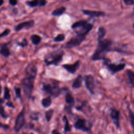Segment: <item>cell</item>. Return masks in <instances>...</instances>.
Segmentation results:
<instances>
[{
    "instance_id": "ba28073f",
    "label": "cell",
    "mask_w": 134,
    "mask_h": 134,
    "mask_svg": "<svg viewBox=\"0 0 134 134\" xmlns=\"http://www.w3.org/2000/svg\"><path fill=\"white\" fill-rule=\"evenodd\" d=\"M84 81L86 89L91 95H94L95 88V82L94 77L91 74L86 75L84 76Z\"/></svg>"
},
{
    "instance_id": "ab89813d",
    "label": "cell",
    "mask_w": 134,
    "mask_h": 134,
    "mask_svg": "<svg viewBox=\"0 0 134 134\" xmlns=\"http://www.w3.org/2000/svg\"><path fill=\"white\" fill-rule=\"evenodd\" d=\"M52 134H61L60 133L58 130H53L52 131Z\"/></svg>"
},
{
    "instance_id": "277c9868",
    "label": "cell",
    "mask_w": 134,
    "mask_h": 134,
    "mask_svg": "<svg viewBox=\"0 0 134 134\" xmlns=\"http://www.w3.org/2000/svg\"><path fill=\"white\" fill-rule=\"evenodd\" d=\"M35 79V77L26 75V76L22 80L23 91L25 95L28 98H29L31 96L34 89Z\"/></svg>"
},
{
    "instance_id": "44dd1931",
    "label": "cell",
    "mask_w": 134,
    "mask_h": 134,
    "mask_svg": "<svg viewBox=\"0 0 134 134\" xmlns=\"http://www.w3.org/2000/svg\"><path fill=\"white\" fill-rule=\"evenodd\" d=\"M106 29L104 27H99L97 31V40L103 39L106 35Z\"/></svg>"
},
{
    "instance_id": "4316f807",
    "label": "cell",
    "mask_w": 134,
    "mask_h": 134,
    "mask_svg": "<svg viewBox=\"0 0 134 134\" xmlns=\"http://www.w3.org/2000/svg\"><path fill=\"white\" fill-rule=\"evenodd\" d=\"M53 112H54V110L52 109H50L46 112L45 117L47 121H49L51 119L52 115L53 114Z\"/></svg>"
},
{
    "instance_id": "8d00e7d4",
    "label": "cell",
    "mask_w": 134,
    "mask_h": 134,
    "mask_svg": "<svg viewBox=\"0 0 134 134\" xmlns=\"http://www.w3.org/2000/svg\"><path fill=\"white\" fill-rule=\"evenodd\" d=\"M0 128H4L5 129H7L9 128V126H8L7 125H5V124H3L0 122Z\"/></svg>"
},
{
    "instance_id": "1f68e13d",
    "label": "cell",
    "mask_w": 134,
    "mask_h": 134,
    "mask_svg": "<svg viewBox=\"0 0 134 134\" xmlns=\"http://www.w3.org/2000/svg\"><path fill=\"white\" fill-rule=\"evenodd\" d=\"M27 44H28V41L26 38H24L21 42L17 43V45H18L19 46H20L21 47H25L27 46Z\"/></svg>"
},
{
    "instance_id": "b9f144b4",
    "label": "cell",
    "mask_w": 134,
    "mask_h": 134,
    "mask_svg": "<svg viewBox=\"0 0 134 134\" xmlns=\"http://www.w3.org/2000/svg\"><path fill=\"white\" fill-rule=\"evenodd\" d=\"M4 3V1L2 0H0V6H2L3 5V4Z\"/></svg>"
},
{
    "instance_id": "f546056e",
    "label": "cell",
    "mask_w": 134,
    "mask_h": 134,
    "mask_svg": "<svg viewBox=\"0 0 134 134\" xmlns=\"http://www.w3.org/2000/svg\"><path fill=\"white\" fill-rule=\"evenodd\" d=\"M0 115L4 118H6L9 116L5 112L4 107L1 104H0Z\"/></svg>"
},
{
    "instance_id": "7402d4cb",
    "label": "cell",
    "mask_w": 134,
    "mask_h": 134,
    "mask_svg": "<svg viewBox=\"0 0 134 134\" xmlns=\"http://www.w3.org/2000/svg\"><path fill=\"white\" fill-rule=\"evenodd\" d=\"M65 10H66V8L64 6L58 8L54 9L52 12V15L54 16H60L64 13Z\"/></svg>"
},
{
    "instance_id": "e575fe53",
    "label": "cell",
    "mask_w": 134,
    "mask_h": 134,
    "mask_svg": "<svg viewBox=\"0 0 134 134\" xmlns=\"http://www.w3.org/2000/svg\"><path fill=\"white\" fill-rule=\"evenodd\" d=\"M87 102L86 101H83V102H82L81 105L76 107V109L77 110H82V109L83 108V107L84 106H85V105L87 104Z\"/></svg>"
},
{
    "instance_id": "603a6c76",
    "label": "cell",
    "mask_w": 134,
    "mask_h": 134,
    "mask_svg": "<svg viewBox=\"0 0 134 134\" xmlns=\"http://www.w3.org/2000/svg\"><path fill=\"white\" fill-rule=\"evenodd\" d=\"M52 103V100L50 96H49L46 98H44L41 100V104L44 108H48Z\"/></svg>"
},
{
    "instance_id": "7bdbcfd3",
    "label": "cell",
    "mask_w": 134,
    "mask_h": 134,
    "mask_svg": "<svg viewBox=\"0 0 134 134\" xmlns=\"http://www.w3.org/2000/svg\"><path fill=\"white\" fill-rule=\"evenodd\" d=\"M1 88H2V86H1V83H0V95H1Z\"/></svg>"
},
{
    "instance_id": "30bf717a",
    "label": "cell",
    "mask_w": 134,
    "mask_h": 134,
    "mask_svg": "<svg viewBox=\"0 0 134 134\" xmlns=\"http://www.w3.org/2000/svg\"><path fill=\"white\" fill-rule=\"evenodd\" d=\"M25 122V113L24 110L23 109L21 111L18 115L14 126V130L16 132L19 131L23 128Z\"/></svg>"
},
{
    "instance_id": "3957f363",
    "label": "cell",
    "mask_w": 134,
    "mask_h": 134,
    "mask_svg": "<svg viewBox=\"0 0 134 134\" xmlns=\"http://www.w3.org/2000/svg\"><path fill=\"white\" fill-rule=\"evenodd\" d=\"M64 52L62 50H56L45 55L44 61L46 65H58L63 60Z\"/></svg>"
},
{
    "instance_id": "d6a6232c",
    "label": "cell",
    "mask_w": 134,
    "mask_h": 134,
    "mask_svg": "<svg viewBox=\"0 0 134 134\" xmlns=\"http://www.w3.org/2000/svg\"><path fill=\"white\" fill-rule=\"evenodd\" d=\"M10 32V30L9 29H8V28L5 29L3 32H2V33L0 34V38L8 35L9 34Z\"/></svg>"
},
{
    "instance_id": "cb8c5ba5",
    "label": "cell",
    "mask_w": 134,
    "mask_h": 134,
    "mask_svg": "<svg viewBox=\"0 0 134 134\" xmlns=\"http://www.w3.org/2000/svg\"><path fill=\"white\" fill-rule=\"evenodd\" d=\"M30 39L31 40L32 43L34 45L36 46L40 43V42L41 40V37L38 35L34 34V35H31V36L30 37Z\"/></svg>"
},
{
    "instance_id": "4dcf8cb0",
    "label": "cell",
    "mask_w": 134,
    "mask_h": 134,
    "mask_svg": "<svg viewBox=\"0 0 134 134\" xmlns=\"http://www.w3.org/2000/svg\"><path fill=\"white\" fill-rule=\"evenodd\" d=\"M14 90L15 92V95L17 98H21V89L19 87L15 86Z\"/></svg>"
},
{
    "instance_id": "ffe728a7",
    "label": "cell",
    "mask_w": 134,
    "mask_h": 134,
    "mask_svg": "<svg viewBox=\"0 0 134 134\" xmlns=\"http://www.w3.org/2000/svg\"><path fill=\"white\" fill-rule=\"evenodd\" d=\"M126 73L130 84L134 87V71L130 69H128L127 70Z\"/></svg>"
},
{
    "instance_id": "74e56055",
    "label": "cell",
    "mask_w": 134,
    "mask_h": 134,
    "mask_svg": "<svg viewBox=\"0 0 134 134\" xmlns=\"http://www.w3.org/2000/svg\"><path fill=\"white\" fill-rule=\"evenodd\" d=\"M30 117H31V118L32 119V120H37L38 119V118H39V117H38V116H37V115H33V114H32V115H31V116H30Z\"/></svg>"
},
{
    "instance_id": "8fae6325",
    "label": "cell",
    "mask_w": 134,
    "mask_h": 134,
    "mask_svg": "<svg viewBox=\"0 0 134 134\" xmlns=\"http://www.w3.org/2000/svg\"><path fill=\"white\" fill-rule=\"evenodd\" d=\"M109 115L116 127L117 129L119 128H120V122H119L120 111L114 108H111L110 109Z\"/></svg>"
},
{
    "instance_id": "f35d334b",
    "label": "cell",
    "mask_w": 134,
    "mask_h": 134,
    "mask_svg": "<svg viewBox=\"0 0 134 134\" xmlns=\"http://www.w3.org/2000/svg\"><path fill=\"white\" fill-rule=\"evenodd\" d=\"M6 105L8 106L9 107H12V108H14L15 107L13 104L10 102H8L7 103H6Z\"/></svg>"
},
{
    "instance_id": "f6af8a7d",
    "label": "cell",
    "mask_w": 134,
    "mask_h": 134,
    "mask_svg": "<svg viewBox=\"0 0 134 134\" xmlns=\"http://www.w3.org/2000/svg\"><path fill=\"white\" fill-rule=\"evenodd\" d=\"M22 134H28V133H23ZM30 134H33V133H30Z\"/></svg>"
},
{
    "instance_id": "f1b7e54d",
    "label": "cell",
    "mask_w": 134,
    "mask_h": 134,
    "mask_svg": "<svg viewBox=\"0 0 134 134\" xmlns=\"http://www.w3.org/2000/svg\"><path fill=\"white\" fill-rule=\"evenodd\" d=\"M4 98L6 100H9L10 98V95L9 93V90L7 87H5L4 88Z\"/></svg>"
},
{
    "instance_id": "9c48e42d",
    "label": "cell",
    "mask_w": 134,
    "mask_h": 134,
    "mask_svg": "<svg viewBox=\"0 0 134 134\" xmlns=\"http://www.w3.org/2000/svg\"><path fill=\"white\" fill-rule=\"evenodd\" d=\"M85 37L76 35L75 36L71 38L68 42H66L64 47L65 48L70 49L73 47H78L83 42V41L85 40Z\"/></svg>"
},
{
    "instance_id": "6da1fadb",
    "label": "cell",
    "mask_w": 134,
    "mask_h": 134,
    "mask_svg": "<svg viewBox=\"0 0 134 134\" xmlns=\"http://www.w3.org/2000/svg\"><path fill=\"white\" fill-rule=\"evenodd\" d=\"M98 43L96 48L94 52L91 59L92 61L104 60L106 58V54L107 52L111 51H114L111 47L113 42L108 39H103L97 40Z\"/></svg>"
},
{
    "instance_id": "5bb4252c",
    "label": "cell",
    "mask_w": 134,
    "mask_h": 134,
    "mask_svg": "<svg viewBox=\"0 0 134 134\" xmlns=\"http://www.w3.org/2000/svg\"><path fill=\"white\" fill-rule=\"evenodd\" d=\"M25 72L26 75L36 77L37 74V69L34 64L30 63L27 66Z\"/></svg>"
},
{
    "instance_id": "d4e9b609",
    "label": "cell",
    "mask_w": 134,
    "mask_h": 134,
    "mask_svg": "<svg viewBox=\"0 0 134 134\" xmlns=\"http://www.w3.org/2000/svg\"><path fill=\"white\" fill-rule=\"evenodd\" d=\"M128 110L130 125L133 129V132L134 133V113L132 111V110L129 107H128Z\"/></svg>"
},
{
    "instance_id": "9a60e30c",
    "label": "cell",
    "mask_w": 134,
    "mask_h": 134,
    "mask_svg": "<svg viewBox=\"0 0 134 134\" xmlns=\"http://www.w3.org/2000/svg\"><path fill=\"white\" fill-rule=\"evenodd\" d=\"M82 12L84 14L91 17H103L105 16V13L101 11H95L86 9H83Z\"/></svg>"
},
{
    "instance_id": "60d3db41",
    "label": "cell",
    "mask_w": 134,
    "mask_h": 134,
    "mask_svg": "<svg viewBox=\"0 0 134 134\" xmlns=\"http://www.w3.org/2000/svg\"><path fill=\"white\" fill-rule=\"evenodd\" d=\"M4 99H2V98H0V104H3V103H4Z\"/></svg>"
},
{
    "instance_id": "d590c367",
    "label": "cell",
    "mask_w": 134,
    "mask_h": 134,
    "mask_svg": "<svg viewBox=\"0 0 134 134\" xmlns=\"http://www.w3.org/2000/svg\"><path fill=\"white\" fill-rule=\"evenodd\" d=\"M18 2L16 0H10L9 1V3L10 5H12V6H15L17 4Z\"/></svg>"
},
{
    "instance_id": "e0dca14e",
    "label": "cell",
    "mask_w": 134,
    "mask_h": 134,
    "mask_svg": "<svg viewBox=\"0 0 134 134\" xmlns=\"http://www.w3.org/2000/svg\"><path fill=\"white\" fill-rule=\"evenodd\" d=\"M0 54L5 57H8L10 55L9 49L6 43L0 44Z\"/></svg>"
},
{
    "instance_id": "4fadbf2b",
    "label": "cell",
    "mask_w": 134,
    "mask_h": 134,
    "mask_svg": "<svg viewBox=\"0 0 134 134\" xmlns=\"http://www.w3.org/2000/svg\"><path fill=\"white\" fill-rule=\"evenodd\" d=\"M80 64V61L79 60L76 61L73 64H65L62 65V67L65 69L68 72L74 74L79 69Z\"/></svg>"
},
{
    "instance_id": "5b68a950",
    "label": "cell",
    "mask_w": 134,
    "mask_h": 134,
    "mask_svg": "<svg viewBox=\"0 0 134 134\" xmlns=\"http://www.w3.org/2000/svg\"><path fill=\"white\" fill-rule=\"evenodd\" d=\"M103 64L106 66L108 70L112 75L123 70L126 66L125 63L116 64L111 63V61L107 58H106L104 60H103Z\"/></svg>"
},
{
    "instance_id": "ee69618b",
    "label": "cell",
    "mask_w": 134,
    "mask_h": 134,
    "mask_svg": "<svg viewBox=\"0 0 134 134\" xmlns=\"http://www.w3.org/2000/svg\"><path fill=\"white\" fill-rule=\"evenodd\" d=\"M132 27H133V28H134V23H133V24L132 25Z\"/></svg>"
},
{
    "instance_id": "484cf974",
    "label": "cell",
    "mask_w": 134,
    "mask_h": 134,
    "mask_svg": "<svg viewBox=\"0 0 134 134\" xmlns=\"http://www.w3.org/2000/svg\"><path fill=\"white\" fill-rule=\"evenodd\" d=\"M63 120L65 122V126H64V131L65 132H69L71 130V127L69 124V121L66 118V117L65 116H63Z\"/></svg>"
},
{
    "instance_id": "2e32d148",
    "label": "cell",
    "mask_w": 134,
    "mask_h": 134,
    "mask_svg": "<svg viewBox=\"0 0 134 134\" xmlns=\"http://www.w3.org/2000/svg\"><path fill=\"white\" fill-rule=\"evenodd\" d=\"M47 3V2L44 0H35V1L26 2V4L31 7H35L37 6H39V7L44 6Z\"/></svg>"
},
{
    "instance_id": "83f0119b",
    "label": "cell",
    "mask_w": 134,
    "mask_h": 134,
    "mask_svg": "<svg viewBox=\"0 0 134 134\" xmlns=\"http://www.w3.org/2000/svg\"><path fill=\"white\" fill-rule=\"evenodd\" d=\"M64 39L65 35L63 34H60L54 38L53 41L55 42H61L63 41Z\"/></svg>"
},
{
    "instance_id": "52a82bcc",
    "label": "cell",
    "mask_w": 134,
    "mask_h": 134,
    "mask_svg": "<svg viewBox=\"0 0 134 134\" xmlns=\"http://www.w3.org/2000/svg\"><path fill=\"white\" fill-rule=\"evenodd\" d=\"M42 89L46 93L54 97H58L61 93L60 87L56 84H53V85L50 84H44L43 85Z\"/></svg>"
},
{
    "instance_id": "836d02e7",
    "label": "cell",
    "mask_w": 134,
    "mask_h": 134,
    "mask_svg": "<svg viewBox=\"0 0 134 134\" xmlns=\"http://www.w3.org/2000/svg\"><path fill=\"white\" fill-rule=\"evenodd\" d=\"M123 2L124 4L128 6H131L134 5V1L132 0H124Z\"/></svg>"
},
{
    "instance_id": "7a4b0ae2",
    "label": "cell",
    "mask_w": 134,
    "mask_h": 134,
    "mask_svg": "<svg viewBox=\"0 0 134 134\" xmlns=\"http://www.w3.org/2000/svg\"><path fill=\"white\" fill-rule=\"evenodd\" d=\"M71 28L74 30L76 35L85 37L93 28V24L90 23L87 20H81L73 23Z\"/></svg>"
},
{
    "instance_id": "d6986e66",
    "label": "cell",
    "mask_w": 134,
    "mask_h": 134,
    "mask_svg": "<svg viewBox=\"0 0 134 134\" xmlns=\"http://www.w3.org/2000/svg\"><path fill=\"white\" fill-rule=\"evenodd\" d=\"M65 103L69 105L70 107H71L74 104V98L72 94L69 92H67L65 94Z\"/></svg>"
},
{
    "instance_id": "7c38bea8",
    "label": "cell",
    "mask_w": 134,
    "mask_h": 134,
    "mask_svg": "<svg viewBox=\"0 0 134 134\" xmlns=\"http://www.w3.org/2000/svg\"><path fill=\"white\" fill-rule=\"evenodd\" d=\"M34 25L35 21L34 20H30L28 21H24L16 26L14 28V30L16 31H19L24 29H29L30 28L32 27Z\"/></svg>"
},
{
    "instance_id": "8992f818",
    "label": "cell",
    "mask_w": 134,
    "mask_h": 134,
    "mask_svg": "<svg viewBox=\"0 0 134 134\" xmlns=\"http://www.w3.org/2000/svg\"><path fill=\"white\" fill-rule=\"evenodd\" d=\"M75 128L84 132H90L92 128V123L85 119H78L74 125Z\"/></svg>"
},
{
    "instance_id": "ac0fdd59",
    "label": "cell",
    "mask_w": 134,
    "mask_h": 134,
    "mask_svg": "<svg viewBox=\"0 0 134 134\" xmlns=\"http://www.w3.org/2000/svg\"><path fill=\"white\" fill-rule=\"evenodd\" d=\"M83 78L81 75H79L74 80V82L72 83V87L73 88H79L82 85Z\"/></svg>"
}]
</instances>
